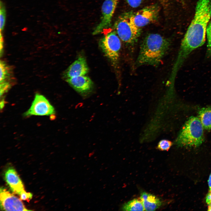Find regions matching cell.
Segmentation results:
<instances>
[{"label":"cell","mask_w":211,"mask_h":211,"mask_svg":"<svg viewBox=\"0 0 211 211\" xmlns=\"http://www.w3.org/2000/svg\"><path fill=\"white\" fill-rule=\"evenodd\" d=\"M211 16V0H199L193 18L181 43L185 50L192 51L204 44Z\"/></svg>","instance_id":"obj_1"},{"label":"cell","mask_w":211,"mask_h":211,"mask_svg":"<svg viewBox=\"0 0 211 211\" xmlns=\"http://www.w3.org/2000/svg\"><path fill=\"white\" fill-rule=\"evenodd\" d=\"M170 42L160 34H150L142 42L136 63L137 65H159L168 50Z\"/></svg>","instance_id":"obj_2"},{"label":"cell","mask_w":211,"mask_h":211,"mask_svg":"<svg viewBox=\"0 0 211 211\" xmlns=\"http://www.w3.org/2000/svg\"><path fill=\"white\" fill-rule=\"evenodd\" d=\"M203 127L199 118L192 116L186 121L176 138L178 147H197L204 141Z\"/></svg>","instance_id":"obj_3"},{"label":"cell","mask_w":211,"mask_h":211,"mask_svg":"<svg viewBox=\"0 0 211 211\" xmlns=\"http://www.w3.org/2000/svg\"><path fill=\"white\" fill-rule=\"evenodd\" d=\"M131 15L125 14L120 16L114 25V28L120 40L126 44L132 45L141 34L140 28L134 24Z\"/></svg>","instance_id":"obj_4"},{"label":"cell","mask_w":211,"mask_h":211,"mask_svg":"<svg viewBox=\"0 0 211 211\" xmlns=\"http://www.w3.org/2000/svg\"><path fill=\"white\" fill-rule=\"evenodd\" d=\"M99 45L105 56L113 65L116 66L119 59L121 43L115 31L105 35L100 40Z\"/></svg>","instance_id":"obj_5"},{"label":"cell","mask_w":211,"mask_h":211,"mask_svg":"<svg viewBox=\"0 0 211 211\" xmlns=\"http://www.w3.org/2000/svg\"><path fill=\"white\" fill-rule=\"evenodd\" d=\"M55 113L54 108L48 100L43 95L37 93L30 107L24 115L52 116Z\"/></svg>","instance_id":"obj_6"},{"label":"cell","mask_w":211,"mask_h":211,"mask_svg":"<svg viewBox=\"0 0 211 211\" xmlns=\"http://www.w3.org/2000/svg\"><path fill=\"white\" fill-rule=\"evenodd\" d=\"M118 2V0H105L104 1L101 7V21L94 29L93 35L99 34L110 27Z\"/></svg>","instance_id":"obj_7"},{"label":"cell","mask_w":211,"mask_h":211,"mask_svg":"<svg viewBox=\"0 0 211 211\" xmlns=\"http://www.w3.org/2000/svg\"><path fill=\"white\" fill-rule=\"evenodd\" d=\"M159 12V9L157 6H149L131 15V18L135 25L140 28L155 21L157 18Z\"/></svg>","instance_id":"obj_8"},{"label":"cell","mask_w":211,"mask_h":211,"mask_svg":"<svg viewBox=\"0 0 211 211\" xmlns=\"http://www.w3.org/2000/svg\"><path fill=\"white\" fill-rule=\"evenodd\" d=\"M1 209L5 211H28L20 198L10 193L4 188L0 189Z\"/></svg>","instance_id":"obj_9"},{"label":"cell","mask_w":211,"mask_h":211,"mask_svg":"<svg viewBox=\"0 0 211 211\" xmlns=\"http://www.w3.org/2000/svg\"><path fill=\"white\" fill-rule=\"evenodd\" d=\"M68 84L83 97L89 96L93 89V83L88 76H81L65 79Z\"/></svg>","instance_id":"obj_10"},{"label":"cell","mask_w":211,"mask_h":211,"mask_svg":"<svg viewBox=\"0 0 211 211\" xmlns=\"http://www.w3.org/2000/svg\"><path fill=\"white\" fill-rule=\"evenodd\" d=\"M89 68L86 59L81 57L76 59L64 72L63 76L65 79L67 78L86 75Z\"/></svg>","instance_id":"obj_11"},{"label":"cell","mask_w":211,"mask_h":211,"mask_svg":"<svg viewBox=\"0 0 211 211\" xmlns=\"http://www.w3.org/2000/svg\"><path fill=\"white\" fill-rule=\"evenodd\" d=\"M5 180L13 192L18 195L24 189L23 184L16 170L10 167L4 173Z\"/></svg>","instance_id":"obj_12"},{"label":"cell","mask_w":211,"mask_h":211,"mask_svg":"<svg viewBox=\"0 0 211 211\" xmlns=\"http://www.w3.org/2000/svg\"><path fill=\"white\" fill-rule=\"evenodd\" d=\"M140 199L141 200L145 210L154 211L161 205L160 200L155 195L146 192L141 193Z\"/></svg>","instance_id":"obj_13"},{"label":"cell","mask_w":211,"mask_h":211,"mask_svg":"<svg viewBox=\"0 0 211 211\" xmlns=\"http://www.w3.org/2000/svg\"><path fill=\"white\" fill-rule=\"evenodd\" d=\"M198 115L204 128L207 130L211 129V106L200 109Z\"/></svg>","instance_id":"obj_14"},{"label":"cell","mask_w":211,"mask_h":211,"mask_svg":"<svg viewBox=\"0 0 211 211\" xmlns=\"http://www.w3.org/2000/svg\"><path fill=\"white\" fill-rule=\"evenodd\" d=\"M123 211H144V207L141 200L134 199L124 204L121 207Z\"/></svg>","instance_id":"obj_15"},{"label":"cell","mask_w":211,"mask_h":211,"mask_svg":"<svg viewBox=\"0 0 211 211\" xmlns=\"http://www.w3.org/2000/svg\"><path fill=\"white\" fill-rule=\"evenodd\" d=\"M0 83L5 81V80L9 76L10 68L9 66L4 61H1L0 63Z\"/></svg>","instance_id":"obj_16"},{"label":"cell","mask_w":211,"mask_h":211,"mask_svg":"<svg viewBox=\"0 0 211 211\" xmlns=\"http://www.w3.org/2000/svg\"><path fill=\"white\" fill-rule=\"evenodd\" d=\"M6 18V11L2 3L0 2V28L1 31L4 28Z\"/></svg>","instance_id":"obj_17"},{"label":"cell","mask_w":211,"mask_h":211,"mask_svg":"<svg viewBox=\"0 0 211 211\" xmlns=\"http://www.w3.org/2000/svg\"><path fill=\"white\" fill-rule=\"evenodd\" d=\"M172 144V142L166 139H163L159 142L157 148L161 151H168Z\"/></svg>","instance_id":"obj_18"},{"label":"cell","mask_w":211,"mask_h":211,"mask_svg":"<svg viewBox=\"0 0 211 211\" xmlns=\"http://www.w3.org/2000/svg\"><path fill=\"white\" fill-rule=\"evenodd\" d=\"M207 39V51L209 55L211 56V21L208 25L206 29Z\"/></svg>","instance_id":"obj_19"},{"label":"cell","mask_w":211,"mask_h":211,"mask_svg":"<svg viewBox=\"0 0 211 211\" xmlns=\"http://www.w3.org/2000/svg\"><path fill=\"white\" fill-rule=\"evenodd\" d=\"M19 195L21 200H26L28 202L29 201L33 196L31 193L26 192L24 189L21 191Z\"/></svg>","instance_id":"obj_20"},{"label":"cell","mask_w":211,"mask_h":211,"mask_svg":"<svg viewBox=\"0 0 211 211\" xmlns=\"http://www.w3.org/2000/svg\"><path fill=\"white\" fill-rule=\"evenodd\" d=\"M10 87V84L8 82L4 81L1 83L0 86V96H1L2 95L7 92Z\"/></svg>","instance_id":"obj_21"},{"label":"cell","mask_w":211,"mask_h":211,"mask_svg":"<svg viewBox=\"0 0 211 211\" xmlns=\"http://www.w3.org/2000/svg\"><path fill=\"white\" fill-rule=\"evenodd\" d=\"M128 4L131 7L136 8L142 3L143 0H126Z\"/></svg>","instance_id":"obj_22"},{"label":"cell","mask_w":211,"mask_h":211,"mask_svg":"<svg viewBox=\"0 0 211 211\" xmlns=\"http://www.w3.org/2000/svg\"><path fill=\"white\" fill-rule=\"evenodd\" d=\"M205 202L207 205L211 204V190H209L205 197Z\"/></svg>","instance_id":"obj_23"},{"label":"cell","mask_w":211,"mask_h":211,"mask_svg":"<svg viewBox=\"0 0 211 211\" xmlns=\"http://www.w3.org/2000/svg\"><path fill=\"white\" fill-rule=\"evenodd\" d=\"M3 40L2 35L1 34V32L0 33V52L1 53V52L2 50H3Z\"/></svg>","instance_id":"obj_24"},{"label":"cell","mask_w":211,"mask_h":211,"mask_svg":"<svg viewBox=\"0 0 211 211\" xmlns=\"http://www.w3.org/2000/svg\"><path fill=\"white\" fill-rule=\"evenodd\" d=\"M208 183L209 188V190H211V173L210 175L208 180Z\"/></svg>","instance_id":"obj_25"},{"label":"cell","mask_w":211,"mask_h":211,"mask_svg":"<svg viewBox=\"0 0 211 211\" xmlns=\"http://www.w3.org/2000/svg\"><path fill=\"white\" fill-rule=\"evenodd\" d=\"M207 210L209 211H211V204L208 205L207 208Z\"/></svg>","instance_id":"obj_26"}]
</instances>
